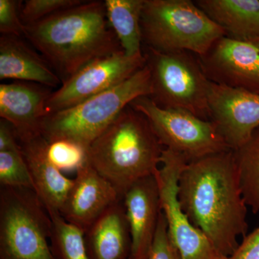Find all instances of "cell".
Masks as SVG:
<instances>
[{"label": "cell", "mask_w": 259, "mask_h": 259, "mask_svg": "<svg viewBox=\"0 0 259 259\" xmlns=\"http://www.w3.org/2000/svg\"><path fill=\"white\" fill-rule=\"evenodd\" d=\"M123 203L132 239L129 259H147L162 211L156 175L136 182L126 192Z\"/></svg>", "instance_id": "obj_15"}, {"label": "cell", "mask_w": 259, "mask_h": 259, "mask_svg": "<svg viewBox=\"0 0 259 259\" xmlns=\"http://www.w3.org/2000/svg\"><path fill=\"white\" fill-rule=\"evenodd\" d=\"M151 92V74L146 64L115 88L47 115L42 122V136L49 143L68 141L88 150L131 102L141 97H149Z\"/></svg>", "instance_id": "obj_4"}, {"label": "cell", "mask_w": 259, "mask_h": 259, "mask_svg": "<svg viewBox=\"0 0 259 259\" xmlns=\"http://www.w3.org/2000/svg\"><path fill=\"white\" fill-rule=\"evenodd\" d=\"M48 144L40 136L20 144L31 174L34 192L48 212H60L74 180L65 177L53 164L48 156Z\"/></svg>", "instance_id": "obj_16"}, {"label": "cell", "mask_w": 259, "mask_h": 259, "mask_svg": "<svg viewBox=\"0 0 259 259\" xmlns=\"http://www.w3.org/2000/svg\"><path fill=\"white\" fill-rule=\"evenodd\" d=\"M0 79L38 83L51 89L62 83L45 58L22 37L14 35L0 37Z\"/></svg>", "instance_id": "obj_17"}, {"label": "cell", "mask_w": 259, "mask_h": 259, "mask_svg": "<svg viewBox=\"0 0 259 259\" xmlns=\"http://www.w3.org/2000/svg\"><path fill=\"white\" fill-rule=\"evenodd\" d=\"M107 20L125 55L142 54L141 20L144 0H105Z\"/></svg>", "instance_id": "obj_20"}, {"label": "cell", "mask_w": 259, "mask_h": 259, "mask_svg": "<svg viewBox=\"0 0 259 259\" xmlns=\"http://www.w3.org/2000/svg\"><path fill=\"white\" fill-rule=\"evenodd\" d=\"M0 185L34 191L31 174L22 151L0 152Z\"/></svg>", "instance_id": "obj_23"}, {"label": "cell", "mask_w": 259, "mask_h": 259, "mask_svg": "<svg viewBox=\"0 0 259 259\" xmlns=\"http://www.w3.org/2000/svg\"><path fill=\"white\" fill-rule=\"evenodd\" d=\"M197 58L209 81L259 94V41L224 36Z\"/></svg>", "instance_id": "obj_12"}, {"label": "cell", "mask_w": 259, "mask_h": 259, "mask_svg": "<svg viewBox=\"0 0 259 259\" xmlns=\"http://www.w3.org/2000/svg\"><path fill=\"white\" fill-rule=\"evenodd\" d=\"M233 151L240 187L246 205L259 213V127Z\"/></svg>", "instance_id": "obj_21"}, {"label": "cell", "mask_w": 259, "mask_h": 259, "mask_svg": "<svg viewBox=\"0 0 259 259\" xmlns=\"http://www.w3.org/2000/svg\"><path fill=\"white\" fill-rule=\"evenodd\" d=\"M187 163L180 153L163 149L156 178L168 236L182 259H227L214 248L207 236L190 222L181 208L177 196L178 181Z\"/></svg>", "instance_id": "obj_9"}, {"label": "cell", "mask_w": 259, "mask_h": 259, "mask_svg": "<svg viewBox=\"0 0 259 259\" xmlns=\"http://www.w3.org/2000/svg\"><path fill=\"white\" fill-rule=\"evenodd\" d=\"M226 32V36L259 41V0H197L194 2Z\"/></svg>", "instance_id": "obj_19"}, {"label": "cell", "mask_w": 259, "mask_h": 259, "mask_svg": "<svg viewBox=\"0 0 259 259\" xmlns=\"http://www.w3.org/2000/svg\"><path fill=\"white\" fill-rule=\"evenodd\" d=\"M147 259H182L180 252L168 236L166 218L162 211Z\"/></svg>", "instance_id": "obj_27"}, {"label": "cell", "mask_w": 259, "mask_h": 259, "mask_svg": "<svg viewBox=\"0 0 259 259\" xmlns=\"http://www.w3.org/2000/svg\"><path fill=\"white\" fill-rule=\"evenodd\" d=\"M227 259H259V226L243 237L238 248Z\"/></svg>", "instance_id": "obj_28"}, {"label": "cell", "mask_w": 259, "mask_h": 259, "mask_svg": "<svg viewBox=\"0 0 259 259\" xmlns=\"http://www.w3.org/2000/svg\"><path fill=\"white\" fill-rule=\"evenodd\" d=\"M83 0H26L22 2L20 18L24 25H30L61 10L76 6Z\"/></svg>", "instance_id": "obj_25"}, {"label": "cell", "mask_w": 259, "mask_h": 259, "mask_svg": "<svg viewBox=\"0 0 259 259\" xmlns=\"http://www.w3.org/2000/svg\"><path fill=\"white\" fill-rule=\"evenodd\" d=\"M209 119L232 151L245 144L259 127V94L210 81Z\"/></svg>", "instance_id": "obj_11"}, {"label": "cell", "mask_w": 259, "mask_h": 259, "mask_svg": "<svg viewBox=\"0 0 259 259\" xmlns=\"http://www.w3.org/2000/svg\"><path fill=\"white\" fill-rule=\"evenodd\" d=\"M49 213L53 225L51 248L56 259H90L84 232L68 223L60 213Z\"/></svg>", "instance_id": "obj_22"}, {"label": "cell", "mask_w": 259, "mask_h": 259, "mask_svg": "<svg viewBox=\"0 0 259 259\" xmlns=\"http://www.w3.org/2000/svg\"><path fill=\"white\" fill-rule=\"evenodd\" d=\"M25 37L61 83L90 63L122 51L107 20L103 1H83L25 25Z\"/></svg>", "instance_id": "obj_2"}, {"label": "cell", "mask_w": 259, "mask_h": 259, "mask_svg": "<svg viewBox=\"0 0 259 259\" xmlns=\"http://www.w3.org/2000/svg\"><path fill=\"white\" fill-rule=\"evenodd\" d=\"M47 153L53 164L61 172L76 171L88 159V150L68 141L49 143Z\"/></svg>", "instance_id": "obj_24"}, {"label": "cell", "mask_w": 259, "mask_h": 259, "mask_svg": "<svg viewBox=\"0 0 259 259\" xmlns=\"http://www.w3.org/2000/svg\"><path fill=\"white\" fill-rule=\"evenodd\" d=\"M52 93L44 85L25 81L0 85V117L14 127L20 144L42 136L46 105Z\"/></svg>", "instance_id": "obj_14"}, {"label": "cell", "mask_w": 259, "mask_h": 259, "mask_svg": "<svg viewBox=\"0 0 259 259\" xmlns=\"http://www.w3.org/2000/svg\"><path fill=\"white\" fill-rule=\"evenodd\" d=\"M146 64L144 53L128 56L122 51L90 63L53 92L46 105L48 115L79 105L115 88Z\"/></svg>", "instance_id": "obj_10"}, {"label": "cell", "mask_w": 259, "mask_h": 259, "mask_svg": "<svg viewBox=\"0 0 259 259\" xmlns=\"http://www.w3.org/2000/svg\"><path fill=\"white\" fill-rule=\"evenodd\" d=\"M21 3L16 0H0L2 35L25 37V25L20 18Z\"/></svg>", "instance_id": "obj_26"}, {"label": "cell", "mask_w": 259, "mask_h": 259, "mask_svg": "<svg viewBox=\"0 0 259 259\" xmlns=\"http://www.w3.org/2000/svg\"><path fill=\"white\" fill-rule=\"evenodd\" d=\"M84 238L90 259H129L132 239L123 199L110 206Z\"/></svg>", "instance_id": "obj_18"}, {"label": "cell", "mask_w": 259, "mask_h": 259, "mask_svg": "<svg viewBox=\"0 0 259 259\" xmlns=\"http://www.w3.org/2000/svg\"><path fill=\"white\" fill-rule=\"evenodd\" d=\"M144 54L151 74L148 97L162 108L185 110L209 120L210 81L198 58L187 51L162 53L149 49Z\"/></svg>", "instance_id": "obj_7"}, {"label": "cell", "mask_w": 259, "mask_h": 259, "mask_svg": "<svg viewBox=\"0 0 259 259\" xmlns=\"http://www.w3.org/2000/svg\"><path fill=\"white\" fill-rule=\"evenodd\" d=\"M52 221L33 190L0 189V259H56Z\"/></svg>", "instance_id": "obj_6"}, {"label": "cell", "mask_w": 259, "mask_h": 259, "mask_svg": "<svg viewBox=\"0 0 259 259\" xmlns=\"http://www.w3.org/2000/svg\"><path fill=\"white\" fill-rule=\"evenodd\" d=\"M130 105L146 116L163 148L180 153L188 163L231 150L212 121L185 110L162 108L148 97Z\"/></svg>", "instance_id": "obj_8"}, {"label": "cell", "mask_w": 259, "mask_h": 259, "mask_svg": "<svg viewBox=\"0 0 259 259\" xmlns=\"http://www.w3.org/2000/svg\"><path fill=\"white\" fill-rule=\"evenodd\" d=\"M146 49L162 53L208 52L226 32L191 0H144L141 20Z\"/></svg>", "instance_id": "obj_5"}, {"label": "cell", "mask_w": 259, "mask_h": 259, "mask_svg": "<svg viewBox=\"0 0 259 259\" xmlns=\"http://www.w3.org/2000/svg\"><path fill=\"white\" fill-rule=\"evenodd\" d=\"M181 208L191 223L228 258L246 236L247 207L232 150L189 162L180 175Z\"/></svg>", "instance_id": "obj_1"}, {"label": "cell", "mask_w": 259, "mask_h": 259, "mask_svg": "<svg viewBox=\"0 0 259 259\" xmlns=\"http://www.w3.org/2000/svg\"><path fill=\"white\" fill-rule=\"evenodd\" d=\"M22 151L14 127L8 121L0 120V152Z\"/></svg>", "instance_id": "obj_29"}, {"label": "cell", "mask_w": 259, "mask_h": 259, "mask_svg": "<svg viewBox=\"0 0 259 259\" xmlns=\"http://www.w3.org/2000/svg\"><path fill=\"white\" fill-rule=\"evenodd\" d=\"M163 149L146 116L129 105L90 145L88 158L123 199L138 181L157 175Z\"/></svg>", "instance_id": "obj_3"}, {"label": "cell", "mask_w": 259, "mask_h": 259, "mask_svg": "<svg viewBox=\"0 0 259 259\" xmlns=\"http://www.w3.org/2000/svg\"><path fill=\"white\" fill-rule=\"evenodd\" d=\"M73 180L59 213L68 223L85 233L110 206L122 198L88 159L76 171Z\"/></svg>", "instance_id": "obj_13"}]
</instances>
